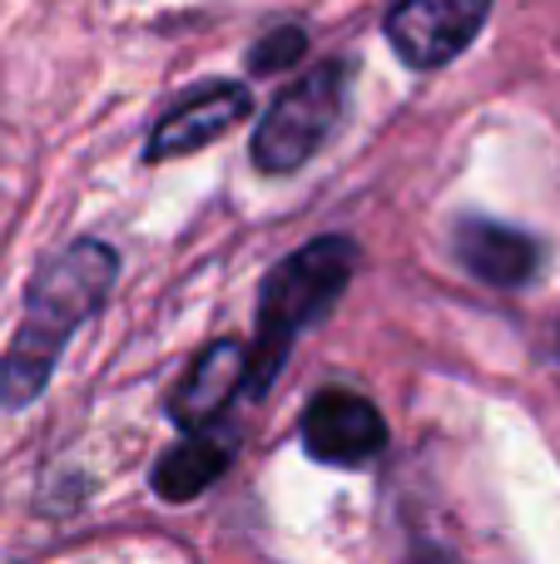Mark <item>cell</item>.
Wrapping results in <instances>:
<instances>
[{
	"label": "cell",
	"instance_id": "ba28073f",
	"mask_svg": "<svg viewBox=\"0 0 560 564\" xmlns=\"http://www.w3.org/2000/svg\"><path fill=\"white\" fill-rule=\"evenodd\" d=\"M452 243L466 273L492 282V288H526L541 268V243L511 224H496V218H462Z\"/></svg>",
	"mask_w": 560,
	"mask_h": 564
},
{
	"label": "cell",
	"instance_id": "3957f363",
	"mask_svg": "<svg viewBox=\"0 0 560 564\" xmlns=\"http://www.w3.org/2000/svg\"><path fill=\"white\" fill-rule=\"evenodd\" d=\"M343 85H347L343 65H317L293 89H283L254 134V164L263 174L303 169L317 154V144L333 134L337 115H343Z\"/></svg>",
	"mask_w": 560,
	"mask_h": 564
},
{
	"label": "cell",
	"instance_id": "5b68a950",
	"mask_svg": "<svg viewBox=\"0 0 560 564\" xmlns=\"http://www.w3.org/2000/svg\"><path fill=\"white\" fill-rule=\"evenodd\" d=\"M303 446L323 466H367L387 446V421L357 391H323L303 411Z\"/></svg>",
	"mask_w": 560,
	"mask_h": 564
},
{
	"label": "cell",
	"instance_id": "30bf717a",
	"mask_svg": "<svg viewBox=\"0 0 560 564\" xmlns=\"http://www.w3.org/2000/svg\"><path fill=\"white\" fill-rule=\"evenodd\" d=\"M303 30L298 25H283V30H273V35H263L258 40V50H254V69L258 75H268V69H283L288 59H298L303 55Z\"/></svg>",
	"mask_w": 560,
	"mask_h": 564
},
{
	"label": "cell",
	"instance_id": "7a4b0ae2",
	"mask_svg": "<svg viewBox=\"0 0 560 564\" xmlns=\"http://www.w3.org/2000/svg\"><path fill=\"white\" fill-rule=\"evenodd\" d=\"M353 268H357L353 238H317V243H303L293 258H283L263 278V292H258V337L248 347V391L254 397H263L273 387L298 332L343 297Z\"/></svg>",
	"mask_w": 560,
	"mask_h": 564
},
{
	"label": "cell",
	"instance_id": "52a82bcc",
	"mask_svg": "<svg viewBox=\"0 0 560 564\" xmlns=\"http://www.w3.org/2000/svg\"><path fill=\"white\" fill-rule=\"evenodd\" d=\"M244 387H248V347L224 337L194 357V367L184 371V381L169 397V411H174V421L184 431L214 426V421L228 416V406H234V397Z\"/></svg>",
	"mask_w": 560,
	"mask_h": 564
},
{
	"label": "cell",
	"instance_id": "277c9868",
	"mask_svg": "<svg viewBox=\"0 0 560 564\" xmlns=\"http://www.w3.org/2000/svg\"><path fill=\"white\" fill-rule=\"evenodd\" d=\"M492 15V0H397L387 15V40L412 69H437L456 59Z\"/></svg>",
	"mask_w": 560,
	"mask_h": 564
},
{
	"label": "cell",
	"instance_id": "9c48e42d",
	"mask_svg": "<svg viewBox=\"0 0 560 564\" xmlns=\"http://www.w3.org/2000/svg\"><path fill=\"white\" fill-rule=\"evenodd\" d=\"M234 451H238L234 426H224V421H214V426H198V431H189L179 446H169L164 456H159L149 486H154L164 500L184 506V500L204 496V490L214 486L218 476H224L228 460H234Z\"/></svg>",
	"mask_w": 560,
	"mask_h": 564
},
{
	"label": "cell",
	"instance_id": "6da1fadb",
	"mask_svg": "<svg viewBox=\"0 0 560 564\" xmlns=\"http://www.w3.org/2000/svg\"><path fill=\"white\" fill-rule=\"evenodd\" d=\"M115 278H119V258L99 238L65 248L60 258H50L40 268L35 282H30V302L15 327V341H10L6 361H0V406L20 411L45 391L69 332L105 302Z\"/></svg>",
	"mask_w": 560,
	"mask_h": 564
},
{
	"label": "cell",
	"instance_id": "8992f818",
	"mask_svg": "<svg viewBox=\"0 0 560 564\" xmlns=\"http://www.w3.org/2000/svg\"><path fill=\"white\" fill-rule=\"evenodd\" d=\"M248 109H254V99H248L244 85H228V79H218V85H204V89H194V95H184L164 119H159L154 134H149L144 154L149 159L194 154V149L224 139L228 129L238 124V119H248Z\"/></svg>",
	"mask_w": 560,
	"mask_h": 564
}]
</instances>
